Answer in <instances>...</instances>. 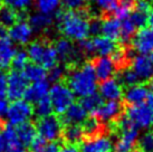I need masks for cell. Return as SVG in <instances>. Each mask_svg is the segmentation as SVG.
I'll use <instances>...</instances> for the list:
<instances>
[{"label": "cell", "instance_id": "cell-5", "mask_svg": "<svg viewBox=\"0 0 153 152\" xmlns=\"http://www.w3.org/2000/svg\"><path fill=\"white\" fill-rule=\"evenodd\" d=\"M53 111L57 114H64L69 106L75 102V94L68 87L67 84L57 82L49 87L48 93Z\"/></svg>", "mask_w": 153, "mask_h": 152}, {"label": "cell", "instance_id": "cell-24", "mask_svg": "<svg viewBox=\"0 0 153 152\" xmlns=\"http://www.w3.org/2000/svg\"><path fill=\"white\" fill-rule=\"evenodd\" d=\"M55 49L58 55V59L62 60H72L73 57L76 55V48L74 47L72 40L67 38H60L55 44Z\"/></svg>", "mask_w": 153, "mask_h": 152}, {"label": "cell", "instance_id": "cell-17", "mask_svg": "<svg viewBox=\"0 0 153 152\" xmlns=\"http://www.w3.org/2000/svg\"><path fill=\"white\" fill-rule=\"evenodd\" d=\"M49 87H51V85L47 80L34 82L31 85H28V87L25 92V95H24V98L29 103H36L39 100L48 96Z\"/></svg>", "mask_w": 153, "mask_h": 152}, {"label": "cell", "instance_id": "cell-7", "mask_svg": "<svg viewBox=\"0 0 153 152\" xmlns=\"http://www.w3.org/2000/svg\"><path fill=\"white\" fill-rule=\"evenodd\" d=\"M33 115H34L33 104L26 101L25 98H19V100H15L13 101V103H10L6 118L8 120L10 125L17 127L22 123L29 122Z\"/></svg>", "mask_w": 153, "mask_h": 152}, {"label": "cell", "instance_id": "cell-49", "mask_svg": "<svg viewBox=\"0 0 153 152\" xmlns=\"http://www.w3.org/2000/svg\"><path fill=\"white\" fill-rule=\"evenodd\" d=\"M59 151V145L56 142H47L45 148L42 152H58Z\"/></svg>", "mask_w": 153, "mask_h": 152}, {"label": "cell", "instance_id": "cell-38", "mask_svg": "<svg viewBox=\"0 0 153 152\" xmlns=\"http://www.w3.org/2000/svg\"><path fill=\"white\" fill-rule=\"evenodd\" d=\"M83 127V130H84V133L87 135H94L98 133L100 131V127H101V123L96 118H86L85 122L82 124Z\"/></svg>", "mask_w": 153, "mask_h": 152}, {"label": "cell", "instance_id": "cell-45", "mask_svg": "<svg viewBox=\"0 0 153 152\" xmlns=\"http://www.w3.org/2000/svg\"><path fill=\"white\" fill-rule=\"evenodd\" d=\"M133 9L139 10V11H142V13H149L150 9H151V6H150V2L148 0H135V2H134V8Z\"/></svg>", "mask_w": 153, "mask_h": 152}, {"label": "cell", "instance_id": "cell-39", "mask_svg": "<svg viewBox=\"0 0 153 152\" xmlns=\"http://www.w3.org/2000/svg\"><path fill=\"white\" fill-rule=\"evenodd\" d=\"M128 18L131 19V21L135 25V27L137 29L144 27L145 24L148 22V13L139 11V10H135V9L132 10V13H130Z\"/></svg>", "mask_w": 153, "mask_h": 152}, {"label": "cell", "instance_id": "cell-33", "mask_svg": "<svg viewBox=\"0 0 153 152\" xmlns=\"http://www.w3.org/2000/svg\"><path fill=\"white\" fill-rule=\"evenodd\" d=\"M95 10L102 13H111L119 4V0H92Z\"/></svg>", "mask_w": 153, "mask_h": 152}, {"label": "cell", "instance_id": "cell-22", "mask_svg": "<svg viewBox=\"0 0 153 152\" xmlns=\"http://www.w3.org/2000/svg\"><path fill=\"white\" fill-rule=\"evenodd\" d=\"M101 34L112 40H117L121 36V20L116 17H107L102 20Z\"/></svg>", "mask_w": 153, "mask_h": 152}, {"label": "cell", "instance_id": "cell-56", "mask_svg": "<svg viewBox=\"0 0 153 152\" xmlns=\"http://www.w3.org/2000/svg\"><path fill=\"white\" fill-rule=\"evenodd\" d=\"M1 127H2V125H1V121H0V130H1Z\"/></svg>", "mask_w": 153, "mask_h": 152}, {"label": "cell", "instance_id": "cell-13", "mask_svg": "<svg viewBox=\"0 0 153 152\" xmlns=\"http://www.w3.org/2000/svg\"><path fill=\"white\" fill-rule=\"evenodd\" d=\"M132 40L133 48L139 54H150L153 51V26L142 27L134 34Z\"/></svg>", "mask_w": 153, "mask_h": 152}, {"label": "cell", "instance_id": "cell-18", "mask_svg": "<svg viewBox=\"0 0 153 152\" xmlns=\"http://www.w3.org/2000/svg\"><path fill=\"white\" fill-rule=\"evenodd\" d=\"M149 94L150 92L146 86L137 83V84L128 86L126 91L123 93V97L128 104L135 105V104L144 103L146 101L148 96H149Z\"/></svg>", "mask_w": 153, "mask_h": 152}, {"label": "cell", "instance_id": "cell-3", "mask_svg": "<svg viewBox=\"0 0 153 152\" xmlns=\"http://www.w3.org/2000/svg\"><path fill=\"white\" fill-rule=\"evenodd\" d=\"M26 51L29 57V60L43 66L45 69H49L57 65L58 62L57 51L55 47L48 45L47 42L40 40L30 42Z\"/></svg>", "mask_w": 153, "mask_h": 152}, {"label": "cell", "instance_id": "cell-2", "mask_svg": "<svg viewBox=\"0 0 153 152\" xmlns=\"http://www.w3.org/2000/svg\"><path fill=\"white\" fill-rule=\"evenodd\" d=\"M67 85L75 96L81 98L96 93L98 80L94 72L93 64L84 63L71 69L67 75Z\"/></svg>", "mask_w": 153, "mask_h": 152}, {"label": "cell", "instance_id": "cell-51", "mask_svg": "<svg viewBox=\"0 0 153 152\" xmlns=\"http://www.w3.org/2000/svg\"><path fill=\"white\" fill-rule=\"evenodd\" d=\"M146 105L149 106L151 111V116H152V124H153V94H149V96L146 98Z\"/></svg>", "mask_w": 153, "mask_h": 152}, {"label": "cell", "instance_id": "cell-32", "mask_svg": "<svg viewBox=\"0 0 153 152\" xmlns=\"http://www.w3.org/2000/svg\"><path fill=\"white\" fill-rule=\"evenodd\" d=\"M136 30H137V28L128 17L121 20V36H120V39L123 42H130L133 38L134 34L136 33Z\"/></svg>", "mask_w": 153, "mask_h": 152}, {"label": "cell", "instance_id": "cell-12", "mask_svg": "<svg viewBox=\"0 0 153 152\" xmlns=\"http://www.w3.org/2000/svg\"><path fill=\"white\" fill-rule=\"evenodd\" d=\"M34 36V30L28 21L17 20L13 24L8 31V37L13 40L15 44L24 46L28 45Z\"/></svg>", "mask_w": 153, "mask_h": 152}, {"label": "cell", "instance_id": "cell-27", "mask_svg": "<svg viewBox=\"0 0 153 152\" xmlns=\"http://www.w3.org/2000/svg\"><path fill=\"white\" fill-rule=\"evenodd\" d=\"M25 77L27 78L28 82H39V80H47V69L40 66L38 64H28L22 71Z\"/></svg>", "mask_w": 153, "mask_h": 152}, {"label": "cell", "instance_id": "cell-31", "mask_svg": "<svg viewBox=\"0 0 153 152\" xmlns=\"http://www.w3.org/2000/svg\"><path fill=\"white\" fill-rule=\"evenodd\" d=\"M17 20L18 15L15 9L10 8L8 6L0 7V24L1 25L8 28V27H11Z\"/></svg>", "mask_w": 153, "mask_h": 152}, {"label": "cell", "instance_id": "cell-50", "mask_svg": "<svg viewBox=\"0 0 153 152\" xmlns=\"http://www.w3.org/2000/svg\"><path fill=\"white\" fill-rule=\"evenodd\" d=\"M7 149H8L7 140L2 134V132H0V152H7Z\"/></svg>", "mask_w": 153, "mask_h": 152}, {"label": "cell", "instance_id": "cell-1", "mask_svg": "<svg viewBox=\"0 0 153 152\" xmlns=\"http://www.w3.org/2000/svg\"><path fill=\"white\" fill-rule=\"evenodd\" d=\"M60 33L73 42H82L89 36V19L82 10H66L57 15Z\"/></svg>", "mask_w": 153, "mask_h": 152}, {"label": "cell", "instance_id": "cell-30", "mask_svg": "<svg viewBox=\"0 0 153 152\" xmlns=\"http://www.w3.org/2000/svg\"><path fill=\"white\" fill-rule=\"evenodd\" d=\"M103 103V98L98 94L94 93L91 94L88 96H85L82 98V105L85 109V111L87 113H91L92 115L96 113V111L98 110V107L101 106V104Z\"/></svg>", "mask_w": 153, "mask_h": 152}, {"label": "cell", "instance_id": "cell-26", "mask_svg": "<svg viewBox=\"0 0 153 152\" xmlns=\"http://www.w3.org/2000/svg\"><path fill=\"white\" fill-rule=\"evenodd\" d=\"M28 22L30 24L34 31H44L53 25V16L36 13L30 16Z\"/></svg>", "mask_w": 153, "mask_h": 152}, {"label": "cell", "instance_id": "cell-52", "mask_svg": "<svg viewBox=\"0 0 153 152\" xmlns=\"http://www.w3.org/2000/svg\"><path fill=\"white\" fill-rule=\"evenodd\" d=\"M148 22L150 24V26H153V8L150 9L149 13H148Z\"/></svg>", "mask_w": 153, "mask_h": 152}, {"label": "cell", "instance_id": "cell-54", "mask_svg": "<svg viewBox=\"0 0 153 152\" xmlns=\"http://www.w3.org/2000/svg\"><path fill=\"white\" fill-rule=\"evenodd\" d=\"M148 55H149L150 62H151V65H152V69H153V51H152V53H150V54H148Z\"/></svg>", "mask_w": 153, "mask_h": 152}, {"label": "cell", "instance_id": "cell-28", "mask_svg": "<svg viewBox=\"0 0 153 152\" xmlns=\"http://www.w3.org/2000/svg\"><path fill=\"white\" fill-rule=\"evenodd\" d=\"M63 135L67 143L76 144L81 142L85 133L82 124H67V127L63 129Z\"/></svg>", "mask_w": 153, "mask_h": 152}, {"label": "cell", "instance_id": "cell-41", "mask_svg": "<svg viewBox=\"0 0 153 152\" xmlns=\"http://www.w3.org/2000/svg\"><path fill=\"white\" fill-rule=\"evenodd\" d=\"M60 2L66 10H83L89 0H60Z\"/></svg>", "mask_w": 153, "mask_h": 152}, {"label": "cell", "instance_id": "cell-44", "mask_svg": "<svg viewBox=\"0 0 153 152\" xmlns=\"http://www.w3.org/2000/svg\"><path fill=\"white\" fill-rule=\"evenodd\" d=\"M101 27H102V20L98 18H94L89 20V35L98 36L101 34Z\"/></svg>", "mask_w": 153, "mask_h": 152}, {"label": "cell", "instance_id": "cell-4", "mask_svg": "<svg viewBox=\"0 0 153 152\" xmlns=\"http://www.w3.org/2000/svg\"><path fill=\"white\" fill-rule=\"evenodd\" d=\"M120 135L116 142L113 143L114 152H134L137 139L140 136L139 129L134 127L124 118L119 122Z\"/></svg>", "mask_w": 153, "mask_h": 152}, {"label": "cell", "instance_id": "cell-20", "mask_svg": "<svg viewBox=\"0 0 153 152\" xmlns=\"http://www.w3.org/2000/svg\"><path fill=\"white\" fill-rule=\"evenodd\" d=\"M15 42L9 37H0V68L4 69L11 65L13 58L16 54Z\"/></svg>", "mask_w": 153, "mask_h": 152}, {"label": "cell", "instance_id": "cell-40", "mask_svg": "<svg viewBox=\"0 0 153 152\" xmlns=\"http://www.w3.org/2000/svg\"><path fill=\"white\" fill-rule=\"evenodd\" d=\"M6 6L15 9L16 11H22L28 9L35 0H2Z\"/></svg>", "mask_w": 153, "mask_h": 152}, {"label": "cell", "instance_id": "cell-21", "mask_svg": "<svg viewBox=\"0 0 153 152\" xmlns=\"http://www.w3.org/2000/svg\"><path fill=\"white\" fill-rule=\"evenodd\" d=\"M87 112L83 107L82 104L73 103L72 105L68 107L63 114V121L67 124H83L87 118Z\"/></svg>", "mask_w": 153, "mask_h": 152}, {"label": "cell", "instance_id": "cell-15", "mask_svg": "<svg viewBox=\"0 0 153 152\" xmlns=\"http://www.w3.org/2000/svg\"><path fill=\"white\" fill-rule=\"evenodd\" d=\"M131 68L137 75L140 82L149 80L153 77L152 65L150 62L149 55L146 54H137L134 56L131 62Z\"/></svg>", "mask_w": 153, "mask_h": 152}, {"label": "cell", "instance_id": "cell-48", "mask_svg": "<svg viewBox=\"0 0 153 152\" xmlns=\"http://www.w3.org/2000/svg\"><path fill=\"white\" fill-rule=\"evenodd\" d=\"M58 152H81V150L77 148L76 144L66 143L62 148H59V151Z\"/></svg>", "mask_w": 153, "mask_h": 152}, {"label": "cell", "instance_id": "cell-35", "mask_svg": "<svg viewBox=\"0 0 153 152\" xmlns=\"http://www.w3.org/2000/svg\"><path fill=\"white\" fill-rule=\"evenodd\" d=\"M35 104V107H34V113L37 114V116L39 118H44V116H47V115H49L51 114L53 112V107H51V103L49 101V97L46 96L42 98V100H39L37 101Z\"/></svg>", "mask_w": 153, "mask_h": 152}, {"label": "cell", "instance_id": "cell-11", "mask_svg": "<svg viewBox=\"0 0 153 152\" xmlns=\"http://www.w3.org/2000/svg\"><path fill=\"white\" fill-rule=\"evenodd\" d=\"M98 95L105 101H120L123 97V85L114 77L101 80L97 86Z\"/></svg>", "mask_w": 153, "mask_h": 152}, {"label": "cell", "instance_id": "cell-10", "mask_svg": "<svg viewBox=\"0 0 153 152\" xmlns=\"http://www.w3.org/2000/svg\"><path fill=\"white\" fill-rule=\"evenodd\" d=\"M113 143L114 142L110 135L96 133L84 140L79 150L81 152H111Z\"/></svg>", "mask_w": 153, "mask_h": 152}, {"label": "cell", "instance_id": "cell-16", "mask_svg": "<svg viewBox=\"0 0 153 152\" xmlns=\"http://www.w3.org/2000/svg\"><path fill=\"white\" fill-rule=\"evenodd\" d=\"M122 105L120 101H105L98 107L93 116L101 122H112L121 115Z\"/></svg>", "mask_w": 153, "mask_h": 152}, {"label": "cell", "instance_id": "cell-19", "mask_svg": "<svg viewBox=\"0 0 153 152\" xmlns=\"http://www.w3.org/2000/svg\"><path fill=\"white\" fill-rule=\"evenodd\" d=\"M91 40H92V47H93V55L96 54L98 56H112V54L117 48L115 40H112L103 35L94 36V38Z\"/></svg>", "mask_w": 153, "mask_h": 152}, {"label": "cell", "instance_id": "cell-42", "mask_svg": "<svg viewBox=\"0 0 153 152\" xmlns=\"http://www.w3.org/2000/svg\"><path fill=\"white\" fill-rule=\"evenodd\" d=\"M64 76H65V69L62 66H58V65H55L54 67L49 68L48 72H47L48 80L54 82V83L60 82V80H63Z\"/></svg>", "mask_w": 153, "mask_h": 152}, {"label": "cell", "instance_id": "cell-14", "mask_svg": "<svg viewBox=\"0 0 153 152\" xmlns=\"http://www.w3.org/2000/svg\"><path fill=\"white\" fill-rule=\"evenodd\" d=\"M93 68L98 80H104L113 77L116 73L117 64L111 56H98L94 60Z\"/></svg>", "mask_w": 153, "mask_h": 152}, {"label": "cell", "instance_id": "cell-55", "mask_svg": "<svg viewBox=\"0 0 153 152\" xmlns=\"http://www.w3.org/2000/svg\"><path fill=\"white\" fill-rule=\"evenodd\" d=\"M151 89H152V91H153V77H152V80H151Z\"/></svg>", "mask_w": 153, "mask_h": 152}, {"label": "cell", "instance_id": "cell-53", "mask_svg": "<svg viewBox=\"0 0 153 152\" xmlns=\"http://www.w3.org/2000/svg\"><path fill=\"white\" fill-rule=\"evenodd\" d=\"M7 35V28L0 24V37H4Z\"/></svg>", "mask_w": 153, "mask_h": 152}, {"label": "cell", "instance_id": "cell-46", "mask_svg": "<svg viewBox=\"0 0 153 152\" xmlns=\"http://www.w3.org/2000/svg\"><path fill=\"white\" fill-rule=\"evenodd\" d=\"M9 105H10V103H9L8 98H6L4 96H0V118H6Z\"/></svg>", "mask_w": 153, "mask_h": 152}, {"label": "cell", "instance_id": "cell-43", "mask_svg": "<svg viewBox=\"0 0 153 152\" xmlns=\"http://www.w3.org/2000/svg\"><path fill=\"white\" fill-rule=\"evenodd\" d=\"M46 141L44 139H42L40 136H36L33 141H31V143L29 144L30 147V152H42L45 148V145H46Z\"/></svg>", "mask_w": 153, "mask_h": 152}, {"label": "cell", "instance_id": "cell-25", "mask_svg": "<svg viewBox=\"0 0 153 152\" xmlns=\"http://www.w3.org/2000/svg\"><path fill=\"white\" fill-rule=\"evenodd\" d=\"M16 127V133L19 141L22 142L24 145L28 147L31 141L37 136V130L34 124H31L30 122L22 123L20 125H17Z\"/></svg>", "mask_w": 153, "mask_h": 152}, {"label": "cell", "instance_id": "cell-29", "mask_svg": "<svg viewBox=\"0 0 153 152\" xmlns=\"http://www.w3.org/2000/svg\"><path fill=\"white\" fill-rule=\"evenodd\" d=\"M35 6L38 13L53 16L58 13L62 2L60 0H35Z\"/></svg>", "mask_w": 153, "mask_h": 152}, {"label": "cell", "instance_id": "cell-47", "mask_svg": "<svg viewBox=\"0 0 153 152\" xmlns=\"http://www.w3.org/2000/svg\"><path fill=\"white\" fill-rule=\"evenodd\" d=\"M7 89V74L0 69V96H6Z\"/></svg>", "mask_w": 153, "mask_h": 152}, {"label": "cell", "instance_id": "cell-9", "mask_svg": "<svg viewBox=\"0 0 153 152\" xmlns=\"http://www.w3.org/2000/svg\"><path fill=\"white\" fill-rule=\"evenodd\" d=\"M28 80L25 77L24 73L20 71L13 69L7 75V89H6V95L8 96L9 100L15 101L22 98L25 95V92L28 87Z\"/></svg>", "mask_w": 153, "mask_h": 152}, {"label": "cell", "instance_id": "cell-58", "mask_svg": "<svg viewBox=\"0 0 153 152\" xmlns=\"http://www.w3.org/2000/svg\"><path fill=\"white\" fill-rule=\"evenodd\" d=\"M1 2H2V0H0V7H1Z\"/></svg>", "mask_w": 153, "mask_h": 152}, {"label": "cell", "instance_id": "cell-8", "mask_svg": "<svg viewBox=\"0 0 153 152\" xmlns=\"http://www.w3.org/2000/svg\"><path fill=\"white\" fill-rule=\"evenodd\" d=\"M124 118L128 122L132 123L134 127L140 129H148L152 124V116L149 106L142 103V104H135L130 105L125 111Z\"/></svg>", "mask_w": 153, "mask_h": 152}, {"label": "cell", "instance_id": "cell-23", "mask_svg": "<svg viewBox=\"0 0 153 152\" xmlns=\"http://www.w3.org/2000/svg\"><path fill=\"white\" fill-rule=\"evenodd\" d=\"M2 134L4 135L7 143H8L7 152H30L26 148V145H24L19 141L17 133H16V127L13 125H10V124L7 125L2 131Z\"/></svg>", "mask_w": 153, "mask_h": 152}, {"label": "cell", "instance_id": "cell-37", "mask_svg": "<svg viewBox=\"0 0 153 152\" xmlns=\"http://www.w3.org/2000/svg\"><path fill=\"white\" fill-rule=\"evenodd\" d=\"M120 82L122 83V85H126V86H131V85L137 84L140 83V80L135 73L133 72V69L131 67L124 68L121 72L120 75Z\"/></svg>", "mask_w": 153, "mask_h": 152}, {"label": "cell", "instance_id": "cell-6", "mask_svg": "<svg viewBox=\"0 0 153 152\" xmlns=\"http://www.w3.org/2000/svg\"><path fill=\"white\" fill-rule=\"evenodd\" d=\"M63 122L55 115L39 118L37 123V134L46 142H56L63 135Z\"/></svg>", "mask_w": 153, "mask_h": 152}, {"label": "cell", "instance_id": "cell-57", "mask_svg": "<svg viewBox=\"0 0 153 152\" xmlns=\"http://www.w3.org/2000/svg\"><path fill=\"white\" fill-rule=\"evenodd\" d=\"M148 1H149V2H153V0H148Z\"/></svg>", "mask_w": 153, "mask_h": 152}, {"label": "cell", "instance_id": "cell-36", "mask_svg": "<svg viewBox=\"0 0 153 152\" xmlns=\"http://www.w3.org/2000/svg\"><path fill=\"white\" fill-rule=\"evenodd\" d=\"M28 64H29V57L27 55V51H22V49L16 51V54L13 58V62H11L13 69L22 72Z\"/></svg>", "mask_w": 153, "mask_h": 152}, {"label": "cell", "instance_id": "cell-34", "mask_svg": "<svg viewBox=\"0 0 153 152\" xmlns=\"http://www.w3.org/2000/svg\"><path fill=\"white\" fill-rule=\"evenodd\" d=\"M139 152H153V131H146L137 139Z\"/></svg>", "mask_w": 153, "mask_h": 152}]
</instances>
